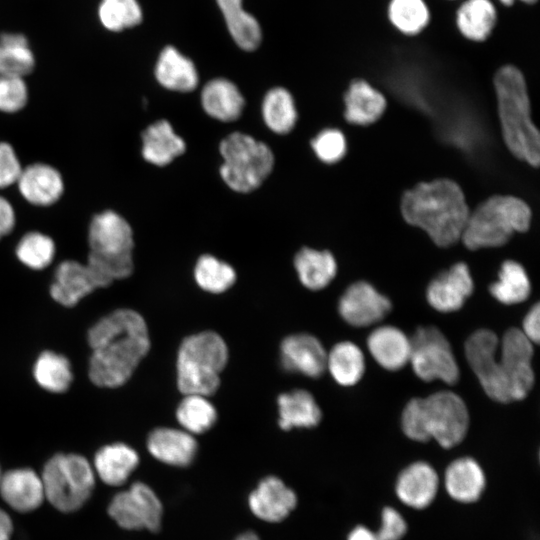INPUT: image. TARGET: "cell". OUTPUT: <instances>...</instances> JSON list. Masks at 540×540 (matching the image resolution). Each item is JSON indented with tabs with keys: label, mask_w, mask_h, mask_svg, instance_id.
<instances>
[{
	"label": "cell",
	"mask_w": 540,
	"mask_h": 540,
	"mask_svg": "<svg viewBox=\"0 0 540 540\" xmlns=\"http://www.w3.org/2000/svg\"><path fill=\"white\" fill-rule=\"evenodd\" d=\"M494 87L505 144L517 158L538 166L540 137L530 118L524 76L518 68L505 65L496 72Z\"/></svg>",
	"instance_id": "277c9868"
},
{
	"label": "cell",
	"mask_w": 540,
	"mask_h": 540,
	"mask_svg": "<svg viewBox=\"0 0 540 540\" xmlns=\"http://www.w3.org/2000/svg\"><path fill=\"white\" fill-rule=\"evenodd\" d=\"M139 464L137 452L125 443L102 446L94 455L92 467L96 477L108 486L124 484Z\"/></svg>",
	"instance_id": "603a6c76"
},
{
	"label": "cell",
	"mask_w": 540,
	"mask_h": 540,
	"mask_svg": "<svg viewBox=\"0 0 540 540\" xmlns=\"http://www.w3.org/2000/svg\"><path fill=\"white\" fill-rule=\"evenodd\" d=\"M22 169L14 147L6 141H0V189L16 185Z\"/></svg>",
	"instance_id": "bcb514c9"
},
{
	"label": "cell",
	"mask_w": 540,
	"mask_h": 540,
	"mask_svg": "<svg viewBox=\"0 0 540 540\" xmlns=\"http://www.w3.org/2000/svg\"><path fill=\"white\" fill-rule=\"evenodd\" d=\"M228 30L243 50H255L261 42V28L257 20L242 8V0H217Z\"/></svg>",
	"instance_id": "d590c367"
},
{
	"label": "cell",
	"mask_w": 540,
	"mask_h": 540,
	"mask_svg": "<svg viewBox=\"0 0 540 540\" xmlns=\"http://www.w3.org/2000/svg\"><path fill=\"white\" fill-rule=\"evenodd\" d=\"M32 374L36 383L50 393L66 392L73 381L69 359L51 350L39 354L33 365Z\"/></svg>",
	"instance_id": "d6a6232c"
},
{
	"label": "cell",
	"mask_w": 540,
	"mask_h": 540,
	"mask_svg": "<svg viewBox=\"0 0 540 540\" xmlns=\"http://www.w3.org/2000/svg\"><path fill=\"white\" fill-rule=\"evenodd\" d=\"M98 288L102 284L87 263L69 259L56 267L49 293L58 304L73 307Z\"/></svg>",
	"instance_id": "9a60e30c"
},
{
	"label": "cell",
	"mask_w": 540,
	"mask_h": 540,
	"mask_svg": "<svg viewBox=\"0 0 540 540\" xmlns=\"http://www.w3.org/2000/svg\"><path fill=\"white\" fill-rule=\"evenodd\" d=\"M344 102L347 121L360 125L373 123L386 108L384 96L364 80L350 84Z\"/></svg>",
	"instance_id": "f546056e"
},
{
	"label": "cell",
	"mask_w": 540,
	"mask_h": 540,
	"mask_svg": "<svg viewBox=\"0 0 540 540\" xmlns=\"http://www.w3.org/2000/svg\"><path fill=\"white\" fill-rule=\"evenodd\" d=\"M474 290V282L465 263H456L435 277L427 287V301L442 313L462 308Z\"/></svg>",
	"instance_id": "e0dca14e"
},
{
	"label": "cell",
	"mask_w": 540,
	"mask_h": 540,
	"mask_svg": "<svg viewBox=\"0 0 540 540\" xmlns=\"http://www.w3.org/2000/svg\"><path fill=\"white\" fill-rule=\"evenodd\" d=\"M367 347L374 360L384 369L396 371L409 363L410 338L394 326H379L367 338Z\"/></svg>",
	"instance_id": "7402d4cb"
},
{
	"label": "cell",
	"mask_w": 540,
	"mask_h": 540,
	"mask_svg": "<svg viewBox=\"0 0 540 540\" xmlns=\"http://www.w3.org/2000/svg\"><path fill=\"white\" fill-rule=\"evenodd\" d=\"M406 530V522L397 510L392 507L382 510L381 527L376 533L378 540H400Z\"/></svg>",
	"instance_id": "7dc6e473"
},
{
	"label": "cell",
	"mask_w": 540,
	"mask_h": 540,
	"mask_svg": "<svg viewBox=\"0 0 540 540\" xmlns=\"http://www.w3.org/2000/svg\"><path fill=\"white\" fill-rule=\"evenodd\" d=\"M2 474H3V473L1 472V467H0V480H1Z\"/></svg>",
	"instance_id": "11a10c76"
},
{
	"label": "cell",
	"mask_w": 540,
	"mask_h": 540,
	"mask_svg": "<svg viewBox=\"0 0 540 540\" xmlns=\"http://www.w3.org/2000/svg\"><path fill=\"white\" fill-rule=\"evenodd\" d=\"M91 349L90 381L102 388H117L132 376L150 348L148 328L136 311L121 308L95 322L87 332Z\"/></svg>",
	"instance_id": "6da1fadb"
},
{
	"label": "cell",
	"mask_w": 540,
	"mask_h": 540,
	"mask_svg": "<svg viewBox=\"0 0 540 540\" xmlns=\"http://www.w3.org/2000/svg\"><path fill=\"white\" fill-rule=\"evenodd\" d=\"M45 501L62 513L81 509L93 494L96 475L92 463L80 454L57 453L40 474Z\"/></svg>",
	"instance_id": "52a82bcc"
},
{
	"label": "cell",
	"mask_w": 540,
	"mask_h": 540,
	"mask_svg": "<svg viewBox=\"0 0 540 540\" xmlns=\"http://www.w3.org/2000/svg\"><path fill=\"white\" fill-rule=\"evenodd\" d=\"M236 540H260L259 537L252 531L242 533Z\"/></svg>",
	"instance_id": "f5cc1de1"
},
{
	"label": "cell",
	"mask_w": 540,
	"mask_h": 540,
	"mask_svg": "<svg viewBox=\"0 0 540 540\" xmlns=\"http://www.w3.org/2000/svg\"><path fill=\"white\" fill-rule=\"evenodd\" d=\"M499 339L487 329L472 333L465 342V357L485 393L501 403L511 402L508 382L497 359Z\"/></svg>",
	"instance_id": "8fae6325"
},
{
	"label": "cell",
	"mask_w": 540,
	"mask_h": 540,
	"mask_svg": "<svg viewBox=\"0 0 540 540\" xmlns=\"http://www.w3.org/2000/svg\"><path fill=\"white\" fill-rule=\"evenodd\" d=\"M201 104L210 117L230 122L240 117L245 101L234 83L217 78L206 83L202 89Z\"/></svg>",
	"instance_id": "4316f807"
},
{
	"label": "cell",
	"mask_w": 540,
	"mask_h": 540,
	"mask_svg": "<svg viewBox=\"0 0 540 540\" xmlns=\"http://www.w3.org/2000/svg\"><path fill=\"white\" fill-rule=\"evenodd\" d=\"M35 65V55L24 35H0V76L24 78L32 73Z\"/></svg>",
	"instance_id": "e575fe53"
},
{
	"label": "cell",
	"mask_w": 540,
	"mask_h": 540,
	"mask_svg": "<svg viewBox=\"0 0 540 540\" xmlns=\"http://www.w3.org/2000/svg\"><path fill=\"white\" fill-rule=\"evenodd\" d=\"M401 212L409 224L423 229L441 247L461 238L470 213L462 190L448 179L420 183L405 192Z\"/></svg>",
	"instance_id": "7a4b0ae2"
},
{
	"label": "cell",
	"mask_w": 540,
	"mask_h": 540,
	"mask_svg": "<svg viewBox=\"0 0 540 540\" xmlns=\"http://www.w3.org/2000/svg\"><path fill=\"white\" fill-rule=\"evenodd\" d=\"M147 448L157 460L174 466L189 465L197 451V442L184 430L157 428L147 439Z\"/></svg>",
	"instance_id": "cb8c5ba5"
},
{
	"label": "cell",
	"mask_w": 540,
	"mask_h": 540,
	"mask_svg": "<svg viewBox=\"0 0 540 540\" xmlns=\"http://www.w3.org/2000/svg\"><path fill=\"white\" fill-rule=\"evenodd\" d=\"M0 496L12 510L29 513L45 501L41 476L31 468H15L2 474Z\"/></svg>",
	"instance_id": "ac0fdd59"
},
{
	"label": "cell",
	"mask_w": 540,
	"mask_h": 540,
	"mask_svg": "<svg viewBox=\"0 0 540 540\" xmlns=\"http://www.w3.org/2000/svg\"><path fill=\"white\" fill-rule=\"evenodd\" d=\"M97 14L101 25L112 32L132 28L142 20L137 0H101Z\"/></svg>",
	"instance_id": "b9f144b4"
},
{
	"label": "cell",
	"mask_w": 540,
	"mask_h": 540,
	"mask_svg": "<svg viewBox=\"0 0 540 540\" xmlns=\"http://www.w3.org/2000/svg\"><path fill=\"white\" fill-rule=\"evenodd\" d=\"M176 417L185 431L200 434L213 426L217 413L205 396L189 394L179 403Z\"/></svg>",
	"instance_id": "60d3db41"
},
{
	"label": "cell",
	"mask_w": 540,
	"mask_h": 540,
	"mask_svg": "<svg viewBox=\"0 0 540 540\" xmlns=\"http://www.w3.org/2000/svg\"><path fill=\"white\" fill-rule=\"evenodd\" d=\"M485 475L478 462L470 457L454 460L445 472V487L456 501H477L485 488Z\"/></svg>",
	"instance_id": "d4e9b609"
},
{
	"label": "cell",
	"mask_w": 540,
	"mask_h": 540,
	"mask_svg": "<svg viewBox=\"0 0 540 540\" xmlns=\"http://www.w3.org/2000/svg\"><path fill=\"white\" fill-rule=\"evenodd\" d=\"M16 186L22 198L37 207L54 205L65 191L61 172L44 162H35L23 167Z\"/></svg>",
	"instance_id": "2e32d148"
},
{
	"label": "cell",
	"mask_w": 540,
	"mask_h": 540,
	"mask_svg": "<svg viewBox=\"0 0 540 540\" xmlns=\"http://www.w3.org/2000/svg\"><path fill=\"white\" fill-rule=\"evenodd\" d=\"M279 426L283 430L291 428H311L321 420V410L314 397L306 390L297 389L281 394L278 399Z\"/></svg>",
	"instance_id": "f1b7e54d"
},
{
	"label": "cell",
	"mask_w": 540,
	"mask_h": 540,
	"mask_svg": "<svg viewBox=\"0 0 540 540\" xmlns=\"http://www.w3.org/2000/svg\"><path fill=\"white\" fill-rule=\"evenodd\" d=\"M497 22V10L491 0H465L457 9L456 26L466 39L486 40Z\"/></svg>",
	"instance_id": "4dcf8cb0"
},
{
	"label": "cell",
	"mask_w": 540,
	"mask_h": 540,
	"mask_svg": "<svg viewBox=\"0 0 540 540\" xmlns=\"http://www.w3.org/2000/svg\"><path fill=\"white\" fill-rule=\"evenodd\" d=\"M439 479L436 471L426 462L418 461L407 466L398 476L396 493L409 507L424 509L434 500Z\"/></svg>",
	"instance_id": "44dd1931"
},
{
	"label": "cell",
	"mask_w": 540,
	"mask_h": 540,
	"mask_svg": "<svg viewBox=\"0 0 540 540\" xmlns=\"http://www.w3.org/2000/svg\"><path fill=\"white\" fill-rule=\"evenodd\" d=\"M489 291L500 303L513 305L521 303L529 297L531 283L521 264L507 260L502 263L498 279L490 285Z\"/></svg>",
	"instance_id": "8d00e7d4"
},
{
	"label": "cell",
	"mask_w": 540,
	"mask_h": 540,
	"mask_svg": "<svg viewBox=\"0 0 540 540\" xmlns=\"http://www.w3.org/2000/svg\"><path fill=\"white\" fill-rule=\"evenodd\" d=\"M16 224V213L11 202L0 195V240L9 235Z\"/></svg>",
	"instance_id": "681fc988"
},
{
	"label": "cell",
	"mask_w": 540,
	"mask_h": 540,
	"mask_svg": "<svg viewBox=\"0 0 540 540\" xmlns=\"http://www.w3.org/2000/svg\"><path fill=\"white\" fill-rule=\"evenodd\" d=\"M223 164L220 174L229 188L247 193L257 189L274 165L271 149L250 135L234 132L220 144Z\"/></svg>",
	"instance_id": "ba28073f"
},
{
	"label": "cell",
	"mask_w": 540,
	"mask_h": 540,
	"mask_svg": "<svg viewBox=\"0 0 540 540\" xmlns=\"http://www.w3.org/2000/svg\"><path fill=\"white\" fill-rule=\"evenodd\" d=\"M227 360L228 348L217 333L205 331L185 338L177 355L179 390L185 395L213 394Z\"/></svg>",
	"instance_id": "5b68a950"
},
{
	"label": "cell",
	"mask_w": 540,
	"mask_h": 540,
	"mask_svg": "<svg viewBox=\"0 0 540 540\" xmlns=\"http://www.w3.org/2000/svg\"><path fill=\"white\" fill-rule=\"evenodd\" d=\"M266 126L277 134L290 132L297 120L296 106L288 90L277 87L269 90L262 103Z\"/></svg>",
	"instance_id": "74e56055"
},
{
	"label": "cell",
	"mask_w": 540,
	"mask_h": 540,
	"mask_svg": "<svg viewBox=\"0 0 540 540\" xmlns=\"http://www.w3.org/2000/svg\"><path fill=\"white\" fill-rule=\"evenodd\" d=\"M248 502L251 511L259 519L279 522L295 508L297 497L282 480L269 476L250 493Z\"/></svg>",
	"instance_id": "ffe728a7"
},
{
	"label": "cell",
	"mask_w": 540,
	"mask_h": 540,
	"mask_svg": "<svg viewBox=\"0 0 540 540\" xmlns=\"http://www.w3.org/2000/svg\"><path fill=\"white\" fill-rule=\"evenodd\" d=\"M107 512L125 530L158 532L163 507L155 492L143 482H134L111 499Z\"/></svg>",
	"instance_id": "30bf717a"
},
{
	"label": "cell",
	"mask_w": 540,
	"mask_h": 540,
	"mask_svg": "<svg viewBox=\"0 0 540 540\" xmlns=\"http://www.w3.org/2000/svg\"><path fill=\"white\" fill-rule=\"evenodd\" d=\"M530 221L531 210L523 200L513 196H493L469 213L461 239L471 250L498 247L514 232L526 231Z\"/></svg>",
	"instance_id": "8992f818"
},
{
	"label": "cell",
	"mask_w": 540,
	"mask_h": 540,
	"mask_svg": "<svg viewBox=\"0 0 540 540\" xmlns=\"http://www.w3.org/2000/svg\"><path fill=\"white\" fill-rule=\"evenodd\" d=\"M312 148L316 156L325 163L339 161L346 152L344 135L336 129H326L312 140Z\"/></svg>",
	"instance_id": "f6af8a7d"
},
{
	"label": "cell",
	"mask_w": 540,
	"mask_h": 540,
	"mask_svg": "<svg viewBox=\"0 0 540 540\" xmlns=\"http://www.w3.org/2000/svg\"><path fill=\"white\" fill-rule=\"evenodd\" d=\"M294 266L301 283L310 290L326 287L335 277L337 264L329 251L301 249L294 258Z\"/></svg>",
	"instance_id": "1f68e13d"
},
{
	"label": "cell",
	"mask_w": 540,
	"mask_h": 540,
	"mask_svg": "<svg viewBox=\"0 0 540 540\" xmlns=\"http://www.w3.org/2000/svg\"><path fill=\"white\" fill-rule=\"evenodd\" d=\"M56 245L52 237L39 232L30 231L24 234L15 248L17 259L32 270H43L54 260Z\"/></svg>",
	"instance_id": "ab89813d"
},
{
	"label": "cell",
	"mask_w": 540,
	"mask_h": 540,
	"mask_svg": "<svg viewBox=\"0 0 540 540\" xmlns=\"http://www.w3.org/2000/svg\"><path fill=\"white\" fill-rule=\"evenodd\" d=\"M499 362L505 373L511 401L524 399L534 384L533 343L518 328L508 329L499 341Z\"/></svg>",
	"instance_id": "7c38bea8"
},
{
	"label": "cell",
	"mask_w": 540,
	"mask_h": 540,
	"mask_svg": "<svg viewBox=\"0 0 540 540\" xmlns=\"http://www.w3.org/2000/svg\"><path fill=\"white\" fill-rule=\"evenodd\" d=\"M28 100L29 90L24 78L0 76V112L17 113L26 107Z\"/></svg>",
	"instance_id": "ee69618b"
},
{
	"label": "cell",
	"mask_w": 540,
	"mask_h": 540,
	"mask_svg": "<svg viewBox=\"0 0 540 540\" xmlns=\"http://www.w3.org/2000/svg\"><path fill=\"white\" fill-rule=\"evenodd\" d=\"M142 156L156 166H165L184 153L185 142L166 120L149 125L142 133Z\"/></svg>",
	"instance_id": "484cf974"
},
{
	"label": "cell",
	"mask_w": 540,
	"mask_h": 540,
	"mask_svg": "<svg viewBox=\"0 0 540 540\" xmlns=\"http://www.w3.org/2000/svg\"><path fill=\"white\" fill-rule=\"evenodd\" d=\"M404 434L418 442L434 439L443 448L458 445L466 436L469 413L463 399L452 391H439L413 398L404 407Z\"/></svg>",
	"instance_id": "3957f363"
},
{
	"label": "cell",
	"mask_w": 540,
	"mask_h": 540,
	"mask_svg": "<svg viewBox=\"0 0 540 540\" xmlns=\"http://www.w3.org/2000/svg\"><path fill=\"white\" fill-rule=\"evenodd\" d=\"M326 369L338 384L353 386L365 371L363 352L350 341L339 342L327 353Z\"/></svg>",
	"instance_id": "836d02e7"
},
{
	"label": "cell",
	"mask_w": 540,
	"mask_h": 540,
	"mask_svg": "<svg viewBox=\"0 0 540 540\" xmlns=\"http://www.w3.org/2000/svg\"><path fill=\"white\" fill-rule=\"evenodd\" d=\"M523 334L532 342L537 344L540 339V306L534 304L526 313L522 322Z\"/></svg>",
	"instance_id": "c3c4849f"
},
{
	"label": "cell",
	"mask_w": 540,
	"mask_h": 540,
	"mask_svg": "<svg viewBox=\"0 0 540 540\" xmlns=\"http://www.w3.org/2000/svg\"><path fill=\"white\" fill-rule=\"evenodd\" d=\"M338 310L348 324L367 327L380 322L388 314L391 302L370 283L359 281L345 290Z\"/></svg>",
	"instance_id": "4fadbf2b"
},
{
	"label": "cell",
	"mask_w": 540,
	"mask_h": 540,
	"mask_svg": "<svg viewBox=\"0 0 540 540\" xmlns=\"http://www.w3.org/2000/svg\"><path fill=\"white\" fill-rule=\"evenodd\" d=\"M194 276L197 284L211 293L226 291L236 280L233 267L212 255H203L198 259Z\"/></svg>",
	"instance_id": "7bdbcfd3"
},
{
	"label": "cell",
	"mask_w": 540,
	"mask_h": 540,
	"mask_svg": "<svg viewBox=\"0 0 540 540\" xmlns=\"http://www.w3.org/2000/svg\"><path fill=\"white\" fill-rule=\"evenodd\" d=\"M327 352L321 342L309 334H294L286 337L280 346L283 368L317 378L326 370Z\"/></svg>",
	"instance_id": "d6986e66"
},
{
	"label": "cell",
	"mask_w": 540,
	"mask_h": 540,
	"mask_svg": "<svg viewBox=\"0 0 540 540\" xmlns=\"http://www.w3.org/2000/svg\"><path fill=\"white\" fill-rule=\"evenodd\" d=\"M89 251L106 255L132 254L133 230L129 222L114 210L96 213L87 231Z\"/></svg>",
	"instance_id": "5bb4252c"
},
{
	"label": "cell",
	"mask_w": 540,
	"mask_h": 540,
	"mask_svg": "<svg viewBox=\"0 0 540 540\" xmlns=\"http://www.w3.org/2000/svg\"><path fill=\"white\" fill-rule=\"evenodd\" d=\"M155 76L160 85L177 92H190L198 84L193 62L172 46H167L160 53Z\"/></svg>",
	"instance_id": "83f0119b"
},
{
	"label": "cell",
	"mask_w": 540,
	"mask_h": 540,
	"mask_svg": "<svg viewBox=\"0 0 540 540\" xmlns=\"http://www.w3.org/2000/svg\"><path fill=\"white\" fill-rule=\"evenodd\" d=\"M13 521L7 511L0 507V540H11Z\"/></svg>",
	"instance_id": "f907efd6"
},
{
	"label": "cell",
	"mask_w": 540,
	"mask_h": 540,
	"mask_svg": "<svg viewBox=\"0 0 540 540\" xmlns=\"http://www.w3.org/2000/svg\"><path fill=\"white\" fill-rule=\"evenodd\" d=\"M387 14L391 24L408 36L421 33L430 22V10L424 0H390Z\"/></svg>",
	"instance_id": "f35d334b"
},
{
	"label": "cell",
	"mask_w": 540,
	"mask_h": 540,
	"mask_svg": "<svg viewBox=\"0 0 540 540\" xmlns=\"http://www.w3.org/2000/svg\"><path fill=\"white\" fill-rule=\"evenodd\" d=\"M348 540H378L376 533L365 526H356L349 534Z\"/></svg>",
	"instance_id": "816d5d0a"
},
{
	"label": "cell",
	"mask_w": 540,
	"mask_h": 540,
	"mask_svg": "<svg viewBox=\"0 0 540 540\" xmlns=\"http://www.w3.org/2000/svg\"><path fill=\"white\" fill-rule=\"evenodd\" d=\"M409 363L423 381L440 380L448 385L459 379V367L444 334L434 326L418 328L412 338Z\"/></svg>",
	"instance_id": "9c48e42d"
},
{
	"label": "cell",
	"mask_w": 540,
	"mask_h": 540,
	"mask_svg": "<svg viewBox=\"0 0 540 540\" xmlns=\"http://www.w3.org/2000/svg\"><path fill=\"white\" fill-rule=\"evenodd\" d=\"M504 6H511L513 5L514 1L515 0H499ZM523 3H526V4H534L536 3L538 0H519Z\"/></svg>",
	"instance_id": "db71d44e"
}]
</instances>
